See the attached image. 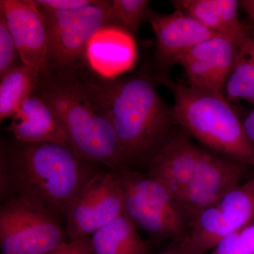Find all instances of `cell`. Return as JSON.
Instances as JSON below:
<instances>
[{
  "mask_svg": "<svg viewBox=\"0 0 254 254\" xmlns=\"http://www.w3.org/2000/svg\"><path fill=\"white\" fill-rule=\"evenodd\" d=\"M85 78L113 127L128 167L146 165L178 126L173 107L159 95L155 75L140 71L108 79L86 67Z\"/></svg>",
  "mask_w": 254,
  "mask_h": 254,
  "instance_id": "6da1fadb",
  "label": "cell"
},
{
  "mask_svg": "<svg viewBox=\"0 0 254 254\" xmlns=\"http://www.w3.org/2000/svg\"><path fill=\"white\" fill-rule=\"evenodd\" d=\"M1 195L18 198L66 218L85 185L98 173L94 162L56 143H13L1 145Z\"/></svg>",
  "mask_w": 254,
  "mask_h": 254,
  "instance_id": "7a4b0ae2",
  "label": "cell"
},
{
  "mask_svg": "<svg viewBox=\"0 0 254 254\" xmlns=\"http://www.w3.org/2000/svg\"><path fill=\"white\" fill-rule=\"evenodd\" d=\"M86 66L41 73L35 92L54 110L75 153L118 173L129 167L109 120L88 88Z\"/></svg>",
  "mask_w": 254,
  "mask_h": 254,
  "instance_id": "3957f363",
  "label": "cell"
},
{
  "mask_svg": "<svg viewBox=\"0 0 254 254\" xmlns=\"http://www.w3.org/2000/svg\"><path fill=\"white\" fill-rule=\"evenodd\" d=\"M171 91L178 127L210 151L254 168V148L242 120L223 93L157 78Z\"/></svg>",
  "mask_w": 254,
  "mask_h": 254,
  "instance_id": "277c9868",
  "label": "cell"
},
{
  "mask_svg": "<svg viewBox=\"0 0 254 254\" xmlns=\"http://www.w3.org/2000/svg\"><path fill=\"white\" fill-rule=\"evenodd\" d=\"M125 200V211L138 228L150 236L177 242L190 218L183 205L164 185L130 168L117 173Z\"/></svg>",
  "mask_w": 254,
  "mask_h": 254,
  "instance_id": "5b68a950",
  "label": "cell"
},
{
  "mask_svg": "<svg viewBox=\"0 0 254 254\" xmlns=\"http://www.w3.org/2000/svg\"><path fill=\"white\" fill-rule=\"evenodd\" d=\"M110 5L111 1L96 0L90 6L73 11L41 9L48 38L45 72H60L86 65V50L92 37L103 26L115 24Z\"/></svg>",
  "mask_w": 254,
  "mask_h": 254,
  "instance_id": "8992f818",
  "label": "cell"
},
{
  "mask_svg": "<svg viewBox=\"0 0 254 254\" xmlns=\"http://www.w3.org/2000/svg\"><path fill=\"white\" fill-rule=\"evenodd\" d=\"M58 217L21 198L3 202L0 248L3 254H45L66 243Z\"/></svg>",
  "mask_w": 254,
  "mask_h": 254,
  "instance_id": "52a82bcc",
  "label": "cell"
},
{
  "mask_svg": "<svg viewBox=\"0 0 254 254\" xmlns=\"http://www.w3.org/2000/svg\"><path fill=\"white\" fill-rule=\"evenodd\" d=\"M125 212V200L118 174L99 171L79 192L66 215L69 241L91 237Z\"/></svg>",
  "mask_w": 254,
  "mask_h": 254,
  "instance_id": "ba28073f",
  "label": "cell"
},
{
  "mask_svg": "<svg viewBox=\"0 0 254 254\" xmlns=\"http://www.w3.org/2000/svg\"><path fill=\"white\" fill-rule=\"evenodd\" d=\"M244 39L216 35L182 55L177 64L183 68L189 86L224 93Z\"/></svg>",
  "mask_w": 254,
  "mask_h": 254,
  "instance_id": "9c48e42d",
  "label": "cell"
},
{
  "mask_svg": "<svg viewBox=\"0 0 254 254\" xmlns=\"http://www.w3.org/2000/svg\"><path fill=\"white\" fill-rule=\"evenodd\" d=\"M145 21L153 29L155 38V77L168 76L177 60L190 48L216 36L193 17L181 10L160 14L148 9Z\"/></svg>",
  "mask_w": 254,
  "mask_h": 254,
  "instance_id": "30bf717a",
  "label": "cell"
},
{
  "mask_svg": "<svg viewBox=\"0 0 254 254\" xmlns=\"http://www.w3.org/2000/svg\"><path fill=\"white\" fill-rule=\"evenodd\" d=\"M247 165L208 150L180 202L190 220L242 183Z\"/></svg>",
  "mask_w": 254,
  "mask_h": 254,
  "instance_id": "8fae6325",
  "label": "cell"
},
{
  "mask_svg": "<svg viewBox=\"0 0 254 254\" xmlns=\"http://www.w3.org/2000/svg\"><path fill=\"white\" fill-rule=\"evenodd\" d=\"M0 15L19 52L23 64L40 74L47 68L48 38L44 15L36 0H1Z\"/></svg>",
  "mask_w": 254,
  "mask_h": 254,
  "instance_id": "7c38bea8",
  "label": "cell"
},
{
  "mask_svg": "<svg viewBox=\"0 0 254 254\" xmlns=\"http://www.w3.org/2000/svg\"><path fill=\"white\" fill-rule=\"evenodd\" d=\"M208 150L180 128L147 164L146 175L161 183L180 202Z\"/></svg>",
  "mask_w": 254,
  "mask_h": 254,
  "instance_id": "4fadbf2b",
  "label": "cell"
},
{
  "mask_svg": "<svg viewBox=\"0 0 254 254\" xmlns=\"http://www.w3.org/2000/svg\"><path fill=\"white\" fill-rule=\"evenodd\" d=\"M134 37L118 25H107L95 33L86 50V64L100 77L115 78L131 69L136 60Z\"/></svg>",
  "mask_w": 254,
  "mask_h": 254,
  "instance_id": "5bb4252c",
  "label": "cell"
},
{
  "mask_svg": "<svg viewBox=\"0 0 254 254\" xmlns=\"http://www.w3.org/2000/svg\"><path fill=\"white\" fill-rule=\"evenodd\" d=\"M7 130L15 140L23 143L68 145L67 135L54 110L36 92L11 118Z\"/></svg>",
  "mask_w": 254,
  "mask_h": 254,
  "instance_id": "9a60e30c",
  "label": "cell"
},
{
  "mask_svg": "<svg viewBox=\"0 0 254 254\" xmlns=\"http://www.w3.org/2000/svg\"><path fill=\"white\" fill-rule=\"evenodd\" d=\"M175 9L181 10L218 34L242 40L250 28L239 18L237 0H174Z\"/></svg>",
  "mask_w": 254,
  "mask_h": 254,
  "instance_id": "2e32d148",
  "label": "cell"
},
{
  "mask_svg": "<svg viewBox=\"0 0 254 254\" xmlns=\"http://www.w3.org/2000/svg\"><path fill=\"white\" fill-rule=\"evenodd\" d=\"M232 233L216 205L200 210L173 248L178 254H208Z\"/></svg>",
  "mask_w": 254,
  "mask_h": 254,
  "instance_id": "e0dca14e",
  "label": "cell"
},
{
  "mask_svg": "<svg viewBox=\"0 0 254 254\" xmlns=\"http://www.w3.org/2000/svg\"><path fill=\"white\" fill-rule=\"evenodd\" d=\"M93 254H148L149 247L124 212L91 237Z\"/></svg>",
  "mask_w": 254,
  "mask_h": 254,
  "instance_id": "ac0fdd59",
  "label": "cell"
},
{
  "mask_svg": "<svg viewBox=\"0 0 254 254\" xmlns=\"http://www.w3.org/2000/svg\"><path fill=\"white\" fill-rule=\"evenodd\" d=\"M40 73L22 64L1 77L0 120L11 119L38 86Z\"/></svg>",
  "mask_w": 254,
  "mask_h": 254,
  "instance_id": "d6986e66",
  "label": "cell"
},
{
  "mask_svg": "<svg viewBox=\"0 0 254 254\" xmlns=\"http://www.w3.org/2000/svg\"><path fill=\"white\" fill-rule=\"evenodd\" d=\"M224 95L231 102H247L254 108V29L241 43Z\"/></svg>",
  "mask_w": 254,
  "mask_h": 254,
  "instance_id": "ffe728a7",
  "label": "cell"
},
{
  "mask_svg": "<svg viewBox=\"0 0 254 254\" xmlns=\"http://www.w3.org/2000/svg\"><path fill=\"white\" fill-rule=\"evenodd\" d=\"M232 232L254 220V176L241 184L215 204Z\"/></svg>",
  "mask_w": 254,
  "mask_h": 254,
  "instance_id": "44dd1931",
  "label": "cell"
},
{
  "mask_svg": "<svg viewBox=\"0 0 254 254\" xmlns=\"http://www.w3.org/2000/svg\"><path fill=\"white\" fill-rule=\"evenodd\" d=\"M149 4L148 0H113L110 6L114 23L136 36L145 21Z\"/></svg>",
  "mask_w": 254,
  "mask_h": 254,
  "instance_id": "7402d4cb",
  "label": "cell"
},
{
  "mask_svg": "<svg viewBox=\"0 0 254 254\" xmlns=\"http://www.w3.org/2000/svg\"><path fill=\"white\" fill-rule=\"evenodd\" d=\"M208 254H254V220L227 235Z\"/></svg>",
  "mask_w": 254,
  "mask_h": 254,
  "instance_id": "603a6c76",
  "label": "cell"
},
{
  "mask_svg": "<svg viewBox=\"0 0 254 254\" xmlns=\"http://www.w3.org/2000/svg\"><path fill=\"white\" fill-rule=\"evenodd\" d=\"M22 64L17 47L0 15V78Z\"/></svg>",
  "mask_w": 254,
  "mask_h": 254,
  "instance_id": "cb8c5ba5",
  "label": "cell"
},
{
  "mask_svg": "<svg viewBox=\"0 0 254 254\" xmlns=\"http://www.w3.org/2000/svg\"><path fill=\"white\" fill-rule=\"evenodd\" d=\"M41 9L47 11H68L86 7L96 0H36Z\"/></svg>",
  "mask_w": 254,
  "mask_h": 254,
  "instance_id": "d4e9b609",
  "label": "cell"
},
{
  "mask_svg": "<svg viewBox=\"0 0 254 254\" xmlns=\"http://www.w3.org/2000/svg\"><path fill=\"white\" fill-rule=\"evenodd\" d=\"M91 237L68 241L58 248L45 254H91Z\"/></svg>",
  "mask_w": 254,
  "mask_h": 254,
  "instance_id": "484cf974",
  "label": "cell"
},
{
  "mask_svg": "<svg viewBox=\"0 0 254 254\" xmlns=\"http://www.w3.org/2000/svg\"><path fill=\"white\" fill-rule=\"evenodd\" d=\"M242 120L246 135L254 148V108Z\"/></svg>",
  "mask_w": 254,
  "mask_h": 254,
  "instance_id": "4316f807",
  "label": "cell"
},
{
  "mask_svg": "<svg viewBox=\"0 0 254 254\" xmlns=\"http://www.w3.org/2000/svg\"><path fill=\"white\" fill-rule=\"evenodd\" d=\"M240 6L243 8L254 23V0H242L240 1Z\"/></svg>",
  "mask_w": 254,
  "mask_h": 254,
  "instance_id": "83f0119b",
  "label": "cell"
},
{
  "mask_svg": "<svg viewBox=\"0 0 254 254\" xmlns=\"http://www.w3.org/2000/svg\"><path fill=\"white\" fill-rule=\"evenodd\" d=\"M160 254H178V253H177V251L175 249L171 248Z\"/></svg>",
  "mask_w": 254,
  "mask_h": 254,
  "instance_id": "f1b7e54d",
  "label": "cell"
},
{
  "mask_svg": "<svg viewBox=\"0 0 254 254\" xmlns=\"http://www.w3.org/2000/svg\"></svg>",
  "mask_w": 254,
  "mask_h": 254,
  "instance_id": "f546056e",
  "label": "cell"
}]
</instances>
